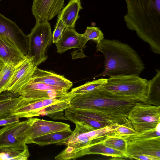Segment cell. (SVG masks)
Segmentation results:
<instances>
[{"label":"cell","instance_id":"6da1fadb","mask_svg":"<svg viewBox=\"0 0 160 160\" xmlns=\"http://www.w3.org/2000/svg\"><path fill=\"white\" fill-rule=\"evenodd\" d=\"M138 101L117 95L101 88L76 95L70 102V107L95 112L117 125L130 127L128 116Z\"/></svg>","mask_w":160,"mask_h":160},{"label":"cell","instance_id":"7a4b0ae2","mask_svg":"<svg viewBox=\"0 0 160 160\" xmlns=\"http://www.w3.org/2000/svg\"><path fill=\"white\" fill-rule=\"evenodd\" d=\"M127 28L135 31L149 45L152 51L160 54V0H124Z\"/></svg>","mask_w":160,"mask_h":160},{"label":"cell","instance_id":"3957f363","mask_svg":"<svg viewBox=\"0 0 160 160\" xmlns=\"http://www.w3.org/2000/svg\"><path fill=\"white\" fill-rule=\"evenodd\" d=\"M96 51L103 54L104 62V70L95 77L128 74L139 76L145 68L137 52L118 40L104 38L97 43Z\"/></svg>","mask_w":160,"mask_h":160},{"label":"cell","instance_id":"277c9868","mask_svg":"<svg viewBox=\"0 0 160 160\" xmlns=\"http://www.w3.org/2000/svg\"><path fill=\"white\" fill-rule=\"evenodd\" d=\"M75 128L68 138L56 144L67 147L55 157L57 160L76 159L82 150L102 142L108 135H113L115 126L96 129L83 121L75 122Z\"/></svg>","mask_w":160,"mask_h":160},{"label":"cell","instance_id":"5b68a950","mask_svg":"<svg viewBox=\"0 0 160 160\" xmlns=\"http://www.w3.org/2000/svg\"><path fill=\"white\" fill-rule=\"evenodd\" d=\"M114 94L145 103L149 98V80L135 74L110 77L100 88Z\"/></svg>","mask_w":160,"mask_h":160},{"label":"cell","instance_id":"8992f818","mask_svg":"<svg viewBox=\"0 0 160 160\" xmlns=\"http://www.w3.org/2000/svg\"><path fill=\"white\" fill-rule=\"evenodd\" d=\"M27 36L29 44L28 56L33 58L34 62L38 66L48 58L47 50L52 39L50 23L48 22H36Z\"/></svg>","mask_w":160,"mask_h":160},{"label":"cell","instance_id":"52a82bcc","mask_svg":"<svg viewBox=\"0 0 160 160\" xmlns=\"http://www.w3.org/2000/svg\"><path fill=\"white\" fill-rule=\"evenodd\" d=\"M128 118L130 127L137 133L154 128L160 122V107L138 103Z\"/></svg>","mask_w":160,"mask_h":160},{"label":"cell","instance_id":"ba28073f","mask_svg":"<svg viewBox=\"0 0 160 160\" xmlns=\"http://www.w3.org/2000/svg\"><path fill=\"white\" fill-rule=\"evenodd\" d=\"M35 118H29L25 121L5 126L0 129V147L25 143L28 130Z\"/></svg>","mask_w":160,"mask_h":160},{"label":"cell","instance_id":"9c48e42d","mask_svg":"<svg viewBox=\"0 0 160 160\" xmlns=\"http://www.w3.org/2000/svg\"><path fill=\"white\" fill-rule=\"evenodd\" d=\"M0 35L10 40L26 56L29 49L27 36L16 23L0 13Z\"/></svg>","mask_w":160,"mask_h":160},{"label":"cell","instance_id":"30bf717a","mask_svg":"<svg viewBox=\"0 0 160 160\" xmlns=\"http://www.w3.org/2000/svg\"><path fill=\"white\" fill-rule=\"evenodd\" d=\"M64 116L72 122L83 121L97 129L108 126L118 125L92 111L76 108L71 107L65 110Z\"/></svg>","mask_w":160,"mask_h":160},{"label":"cell","instance_id":"8fae6325","mask_svg":"<svg viewBox=\"0 0 160 160\" xmlns=\"http://www.w3.org/2000/svg\"><path fill=\"white\" fill-rule=\"evenodd\" d=\"M75 95L70 92L66 95L60 98L27 99L26 103L17 108L12 114L15 115L19 118H32L35 117L36 113L45 108L68 99L72 98Z\"/></svg>","mask_w":160,"mask_h":160},{"label":"cell","instance_id":"7c38bea8","mask_svg":"<svg viewBox=\"0 0 160 160\" xmlns=\"http://www.w3.org/2000/svg\"><path fill=\"white\" fill-rule=\"evenodd\" d=\"M37 68L34 62L33 58L27 56L23 62L16 67L6 91L17 93L19 89L30 80Z\"/></svg>","mask_w":160,"mask_h":160},{"label":"cell","instance_id":"4fadbf2b","mask_svg":"<svg viewBox=\"0 0 160 160\" xmlns=\"http://www.w3.org/2000/svg\"><path fill=\"white\" fill-rule=\"evenodd\" d=\"M65 0H33L32 7L36 22L51 20L60 13Z\"/></svg>","mask_w":160,"mask_h":160},{"label":"cell","instance_id":"5bb4252c","mask_svg":"<svg viewBox=\"0 0 160 160\" xmlns=\"http://www.w3.org/2000/svg\"><path fill=\"white\" fill-rule=\"evenodd\" d=\"M127 142L128 158L144 155L160 159V137Z\"/></svg>","mask_w":160,"mask_h":160},{"label":"cell","instance_id":"9a60e30c","mask_svg":"<svg viewBox=\"0 0 160 160\" xmlns=\"http://www.w3.org/2000/svg\"><path fill=\"white\" fill-rule=\"evenodd\" d=\"M70 130V125L67 123L35 118L28 130L25 143L30 144L32 139L43 135L53 132Z\"/></svg>","mask_w":160,"mask_h":160},{"label":"cell","instance_id":"2e32d148","mask_svg":"<svg viewBox=\"0 0 160 160\" xmlns=\"http://www.w3.org/2000/svg\"><path fill=\"white\" fill-rule=\"evenodd\" d=\"M27 57L10 40L0 35V60L3 64H9L16 67Z\"/></svg>","mask_w":160,"mask_h":160},{"label":"cell","instance_id":"e0dca14e","mask_svg":"<svg viewBox=\"0 0 160 160\" xmlns=\"http://www.w3.org/2000/svg\"><path fill=\"white\" fill-rule=\"evenodd\" d=\"M87 42L74 28H66L60 39L55 44L57 52L62 53L72 48L82 49L85 48Z\"/></svg>","mask_w":160,"mask_h":160},{"label":"cell","instance_id":"ac0fdd59","mask_svg":"<svg viewBox=\"0 0 160 160\" xmlns=\"http://www.w3.org/2000/svg\"><path fill=\"white\" fill-rule=\"evenodd\" d=\"M62 88L68 91L72 86V82L63 76L54 72L43 70L38 68L29 81Z\"/></svg>","mask_w":160,"mask_h":160},{"label":"cell","instance_id":"d6986e66","mask_svg":"<svg viewBox=\"0 0 160 160\" xmlns=\"http://www.w3.org/2000/svg\"><path fill=\"white\" fill-rule=\"evenodd\" d=\"M82 9L80 0H70L58 14L66 28H74L79 12Z\"/></svg>","mask_w":160,"mask_h":160},{"label":"cell","instance_id":"ffe728a7","mask_svg":"<svg viewBox=\"0 0 160 160\" xmlns=\"http://www.w3.org/2000/svg\"><path fill=\"white\" fill-rule=\"evenodd\" d=\"M30 156L26 144L0 147V160H27Z\"/></svg>","mask_w":160,"mask_h":160},{"label":"cell","instance_id":"44dd1931","mask_svg":"<svg viewBox=\"0 0 160 160\" xmlns=\"http://www.w3.org/2000/svg\"><path fill=\"white\" fill-rule=\"evenodd\" d=\"M90 154H99L112 158H125L121 152L105 146L101 142L81 151L76 158Z\"/></svg>","mask_w":160,"mask_h":160},{"label":"cell","instance_id":"7402d4cb","mask_svg":"<svg viewBox=\"0 0 160 160\" xmlns=\"http://www.w3.org/2000/svg\"><path fill=\"white\" fill-rule=\"evenodd\" d=\"M72 132L70 130L50 133L32 139L30 144L34 143L41 146L57 144L68 138Z\"/></svg>","mask_w":160,"mask_h":160},{"label":"cell","instance_id":"603a6c76","mask_svg":"<svg viewBox=\"0 0 160 160\" xmlns=\"http://www.w3.org/2000/svg\"><path fill=\"white\" fill-rule=\"evenodd\" d=\"M66 90H35L18 92V94L23 98L37 99L45 98H56L67 95Z\"/></svg>","mask_w":160,"mask_h":160},{"label":"cell","instance_id":"cb8c5ba5","mask_svg":"<svg viewBox=\"0 0 160 160\" xmlns=\"http://www.w3.org/2000/svg\"><path fill=\"white\" fill-rule=\"evenodd\" d=\"M26 99L21 96L0 100V119L12 115L17 108L24 104Z\"/></svg>","mask_w":160,"mask_h":160},{"label":"cell","instance_id":"d4e9b609","mask_svg":"<svg viewBox=\"0 0 160 160\" xmlns=\"http://www.w3.org/2000/svg\"><path fill=\"white\" fill-rule=\"evenodd\" d=\"M102 142L106 147L121 152L125 158H128L127 142L123 138L113 135H108Z\"/></svg>","mask_w":160,"mask_h":160},{"label":"cell","instance_id":"484cf974","mask_svg":"<svg viewBox=\"0 0 160 160\" xmlns=\"http://www.w3.org/2000/svg\"><path fill=\"white\" fill-rule=\"evenodd\" d=\"M107 79L101 78L88 82L72 88L70 92L76 95L84 94L101 88L107 83Z\"/></svg>","mask_w":160,"mask_h":160},{"label":"cell","instance_id":"4316f807","mask_svg":"<svg viewBox=\"0 0 160 160\" xmlns=\"http://www.w3.org/2000/svg\"><path fill=\"white\" fill-rule=\"evenodd\" d=\"M16 67L11 64H3L0 70V94L7 90V86Z\"/></svg>","mask_w":160,"mask_h":160},{"label":"cell","instance_id":"83f0119b","mask_svg":"<svg viewBox=\"0 0 160 160\" xmlns=\"http://www.w3.org/2000/svg\"><path fill=\"white\" fill-rule=\"evenodd\" d=\"M35 90L67 91L60 87L42 83L32 82L28 81L19 89L17 93L25 91Z\"/></svg>","mask_w":160,"mask_h":160},{"label":"cell","instance_id":"f1b7e54d","mask_svg":"<svg viewBox=\"0 0 160 160\" xmlns=\"http://www.w3.org/2000/svg\"><path fill=\"white\" fill-rule=\"evenodd\" d=\"M158 137H160V123L154 128L133 135L122 137L125 138L127 142H131Z\"/></svg>","mask_w":160,"mask_h":160},{"label":"cell","instance_id":"f546056e","mask_svg":"<svg viewBox=\"0 0 160 160\" xmlns=\"http://www.w3.org/2000/svg\"><path fill=\"white\" fill-rule=\"evenodd\" d=\"M81 35L87 42L92 40L97 43H100L104 38L103 34L100 29L95 27H87L85 32Z\"/></svg>","mask_w":160,"mask_h":160},{"label":"cell","instance_id":"4dcf8cb0","mask_svg":"<svg viewBox=\"0 0 160 160\" xmlns=\"http://www.w3.org/2000/svg\"><path fill=\"white\" fill-rule=\"evenodd\" d=\"M137 133L132 128L125 124L116 125L114 126L113 135L123 137L133 135Z\"/></svg>","mask_w":160,"mask_h":160},{"label":"cell","instance_id":"1f68e13d","mask_svg":"<svg viewBox=\"0 0 160 160\" xmlns=\"http://www.w3.org/2000/svg\"><path fill=\"white\" fill-rule=\"evenodd\" d=\"M57 18V22L52 33V42L54 43H57L60 39L66 28L59 15H58Z\"/></svg>","mask_w":160,"mask_h":160},{"label":"cell","instance_id":"d6a6232c","mask_svg":"<svg viewBox=\"0 0 160 160\" xmlns=\"http://www.w3.org/2000/svg\"><path fill=\"white\" fill-rule=\"evenodd\" d=\"M19 118L15 114L0 119V126H6L19 121Z\"/></svg>","mask_w":160,"mask_h":160},{"label":"cell","instance_id":"836d02e7","mask_svg":"<svg viewBox=\"0 0 160 160\" xmlns=\"http://www.w3.org/2000/svg\"><path fill=\"white\" fill-rule=\"evenodd\" d=\"M131 159H134L140 160H160L158 158L147 155H138L132 156Z\"/></svg>","mask_w":160,"mask_h":160},{"label":"cell","instance_id":"e575fe53","mask_svg":"<svg viewBox=\"0 0 160 160\" xmlns=\"http://www.w3.org/2000/svg\"><path fill=\"white\" fill-rule=\"evenodd\" d=\"M3 65V63L0 60V70L2 68Z\"/></svg>","mask_w":160,"mask_h":160},{"label":"cell","instance_id":"d590c367","mask_svg":"<svg viewBox=\"0 0 160 160\" xmlns=\"http://www.w3.org/2000/svg\"><path fill=\"white\" fill-rule=\"evenodd\" d=\"M2 0H0V1H1Z\"/></svg>","mask_w":160,"mask_h":160}]
</instances>
